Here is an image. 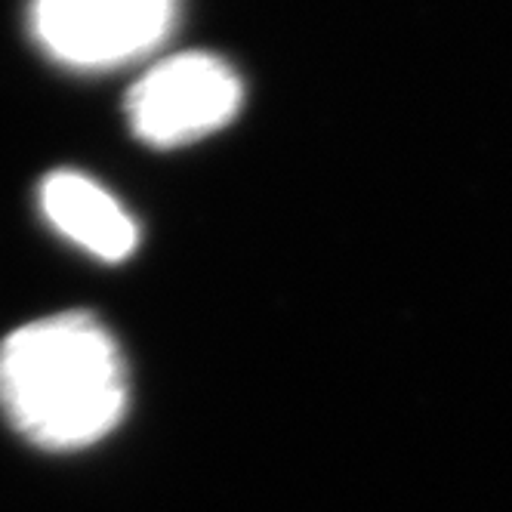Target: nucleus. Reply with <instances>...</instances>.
Returning a JSON list of instances; mask_svg holds the SVG:
<instances>
[{"instance_id": "f03ea898", "label": "nucleus", "mask_w": 512, "mask_h": 512, "mask_svg": "<svg viewBox=\"0 0 512 512\" xmlns=\"http://www.w3.org/2000/svg\"><path fill=\"white\" fill-rule=\"evenodd\" d=\"M244 102L238 71L210 53L158 62L127 93V121L152 149H179L223 130Z\"/></svg>"}, {"instance_id": "20e7f679", "label": "nucleus", "mask_w": 512, "mask_h": 512, "mask_svg": "<svg viewBox=\"0 0 512 512\" xmlns=\"http://www.w3.org/2000/svg\"><path fill=\"white\" fill-rule=\"evenodd\" d=\"M47 223L75 247L102 263H121L139 244V226L130 210L78 170H53L38 189Z\"/></svg>"}, {"instance_id": "7ed1b4c3", "label": "nucleus", "mask_w": 512, "mask_h": 512, "mask_svg": "<svg viewBox=\"0 0 512 512\" xmlns=\"http://www.w3.org/2000/svg\"><path fill=\"white\" fill-rule=\"evenodd\" d=\"M179 0H31L34 41L62 65L99 71L155 50Z\"/></svg>"}, {"instance_id": "f257e3e1", "label": "nucleus", "mask_w": 512, "mask_h": 512, "mask_svg": "<svg viewBox=\"0 0 512 512\" xmlns=\"http://www.w3.org/2000/svg\"><path fill=\"white\" fill-rule=\"evenodd\" d=\"M130 380L112 331L90 312L28 321L0 343V414L44 451H81L118 429Z\"/></svg>"}]
</instances>
